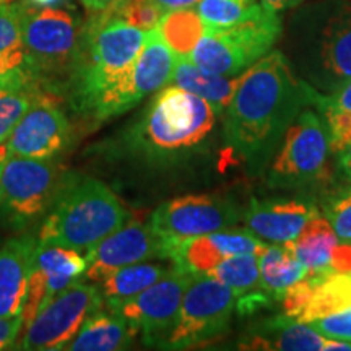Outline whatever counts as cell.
<instances>
[{"label":"cell","mask_w":351,"mask_h":351,"mask_svg":"<svg viewBox=\"0 0 351 351\" xmlns=\"http://www.w3.org/2000/svg\"><path fill=\"white\" fill-rule=\"evenodd\" d=\"M314 90L293 70L283 51L271 49L239 77L238 88L225 111L228 148L257 174L307 106L317 104Z\"/></svg>","instance_id":"cell-1"},{"label":"cell","mask_w":351,"mask_h":351,"mask_svg":"<svg viewBox=\"0 0 351 351\" xmlns=\"http://www.w3.org/2000/svg\"><path fill=\"white\" fill-rule=\"evenodd\" d=\"M147 32L114 16L96 13L82 33L72 73V103L88 119L106 121L137 106L132 70Z\"/></svg>","instance_id":"cell-2"},{"label":"cell","mask_w":351,"mask_h":351,"mask_svg":"<svg viewBox=\"0 0 351 351\" xmlns=\"http://www.w3.org/2000/svg\"><path fill=\"white\" fill-rule=\"evenodd\" d=\"M285 56L319 93L345 86L351 80V0L301 3L289 19Z\"/></svg>","instance_id":"cell-3"},{"label":"cell","mask_w":351,"mask_h":351,"mask_svg":"<svg viewBox=\"0 0 351 351\" xmlns=\"http://www.w3.org/2000/svg\"><path fill=\"white\" fill-rule=\"evenodd\" d=\"M129 218L122 202L98 179L64 184L44 219L38 243L82 251L90 249Z\"/></svg>","instance_id":"cell-4"},{"label":"cell","mask_w":351,"mask_h":351,"mask_svg":"<svg viewBox=\"0 0 351 351\" xmlns=\"http://www.w3.org/2000/svg\"><path fill=\"white\" fill-rule=\"evenodd\" d=\"M217 112L205 99L178 85L161 88L129 134L145 155L169 158L192 150L208 137Z\"/></svg>","instance_id":"cell-5"},{"label":"cell","mask_w":351,"mask_h":351,"mask_svg":"<svg viewBox=\"0 0 351 351\" xmlns=\"http://www.w3.org/2000/svg\"><path fill=\"white\" fill-rule=\"evenodd\" d=\"M283 23L278 12L261 2L247 19L226 28H207L189 56L195 65L218 75H239L269 54L282 38Z\"/></svg>","instance_id":"cell-6"},{"label":"cell","mask_w":351,"mask_h":351,"mask_svg":"<svg viewBox=\"0 0 351 351\" xmlns=\"http://www.w3.org/2000/svg\"><path fill=\"white\" fill-rule=\"evenodd\" d=\"M82 33L73 13L56 7L21 3V44L38 85L72 72L80 52Z\"/></svg>","instance_id":"cell-7"},{"label":"cell","mask_w":351,"mask_h":351,"mask_svg":"<svg viewBox=\"0 0 351 351\" xmlns=\"http://www.w3.org/2000/svg\"><path fill=\"white\" fill-rule=\"evenodd\" d=\"M62 186V176L49 160L8 155L0 173V217L23 230L51 210Z\"/></svg>","instance_id":"cell-8"},{"label":"cell","mask_w":351,"mask_h":351,"mask_svg":"<svg viewBox=\"0 0 351 351\" xmlns=\"http://www.w3.org/2000/svg\"><path fill=\"white\" fill-rule=\"evenodd\" d=\"M328 134L317 114L304 109L288 127L269 171L271 187H304L328 178Z\"/></svg>","instance_id":"cell-9"},{"label":"cell","mask_w":351,"mask_h":351,"mask_svg":"<svg viewBox=\"0 0 351 351\" xmlns=\"http://www.w3.org/2000/svg\"><path fill=\"white\" fill-rule=\"evenodd\" d=\"M234 309L236 295L230 287L210 275H192L176 326L163 346L186 350L218 339L230 328Z\"/></svg>","instance_id":"cell-10"},{"label":"cell","mask_w":351,"mask_h":351,"mask_svg":"<svg viewBox=\"0 0 351 351\" xmlns=\"http://www.w3.org/2000/svg\"><path fill=\"white\" fill-rule=\"evenodd\" d=\"M103 306V295L93 285L77 282L57 293L25 328L15 348L32 351L64 350L83 322Z\"/></svg>","instance_id":"cell-11"},{"label":"cell","mask_w":351,"mask_h":351,"mask_svg":"<svg viewBox=\"0 0 351 351\" xmlns=\"http://www.w3.org/2000/svg\"><path fill=\"white\" fill-rule=\"evenodd\" d=\"M243 219V212L230 199L219 195H184L161 205L150 225L166 249L179 241L230 230Z\"/></svg>","instance_id":"cell-12"},{"label":"cell","mask_w":351,"mask_h":351,"mask_svg":"<svg viewBox=\"0 0 351 351\" xmlns=\"http://www.w3.org/2000/svg\"><path fill=\"white\" fill-rule=\"evenodd\" d=\"M191 278L187 271L173 269L138 295L106 306L121 314L135 332L142 333L145 343L165 345L176 326Z\"/></svg>","instance_id":"cell-13"},{"label":"cell","mask_w":351,"mask_h":351,"mask_svg":"<svg viewBox=\"0 0 351 351\" xmlns=\"http://www.w3.org/2000/svg\"><path fill=\"white\" fill-rule=\"evenodd\" d=\"M70 124L54 99L39 93L8 137V153L33 160H52L65 150Z\"/></svg>","instance_id":"cell-14"},{"label":"cell","mask_w":351,"mask_h":351,"mask_svg":"<svg viewBox=\"0 0 351 351\" xmlns=\"http://www.w3.org/2000/svg\"><path fill=\"white\" fill-rule=\"evenodd\" d=\"M155 257L165 258L163 243L153 231L150 223H132L86 249L85 278L91 282H103L114 270Z\"/></svg>","instance_id":"cell-15"},{"label":"cell","mask_w":351,"mask_h":351,"mask_svg":"<svg viewBox=\"0 0 351 351\" xmlns=\"http://www.w3.org/2000/svg\"><path fill=\"white\" fill-rule=\"evenodd\" d=\"M319 215L313 204L295 199H252L243 219L245 230L258 239L271 244H282L295 241L302 226Z\"/></svg>","instance_id":"cell-16"},{"label":"cell","mask_w":351,"mask_h":351,"mask_svg":"<svg viewBox=\"0 0 351 351\" xmlns=\"http://www.w3.org/2000/svg\"><path fill=\"white\" fill-rule=\"evenodd\" d=\"M36 247L38 241L28 234L0 247V317L21 315Z\"/></svg>","instance_id":"cell-17"},{"label":"cell","mask_w":351,"mask_h":351,"mask_svg":"<svg viewBox=\"0 0 351 351\" xmlns=\"http://www.w3.org/2000/svg\"><path fill=\"white\" fill-rule=\"evenodd\" d=\"M328 337L320 335L307 324L276 315L257 324L239 340L241 350L262 351H319L327 345Z\"/></svg>","instance_id":"cell-18"},{"label":"cell","mask_w":351,"mask_h":351,"mask_svg":"<svg viewBox=\"0 0 351 351\" xmlns=\"http://www.w3.org/2000/svg\"><path fill=\"white\" fill-rule=\"evenodd\" d=\"M178 59L179 56L166 44L156 28L147 32L143 47L132 70V90L138 103L173 82Z\"/></svg>","instance_id":"cell-19"},{"label":"cell","mask_w":351,"mask_h":351,"mask_svg":"<svg viewBox=\"0 0 351 351\" xmlns=\"http://www.w3.org/2000/svg\"><path fill=\"white\" fill-rule=\"evenodd\" d=\"M205 275L213 276L232 289L236 295V309L241 315L256 313L271 302L261 287L257 254H241L223 258Z\"/></svg>","instance_id":"cell-20"},{"label":"cell","mask_w":351,"mask_h":351,"mask_svg":"<svg viewBox=\"0 0 351 351\" xmlns=\"http://www.w3.org/2000/svg\"><path fill=\"white\" fill-rule=\"evenodd\" d=\"M137 332L116 311L101 306L88 317L73 340L64 350L114 351L130 348Z\"/></svg>","instance_id":"cell-21"},{"label":"cell","mask_w":351,"mask_h":351,"mask_svg":"<svg viewBox=\"0 0 351 351\" xmlns=\"http://www.w3.org/2000/svg\"><path fill=\"white\" fill-rule=\"evenodd\" d=\"M239 75H218L207 72L192 62L189 57H179L176 64L173 83L205 99L217 116H221L230 106L239 83Z\"/></svg>","instance_id":"cell-22"},{"label":"cell","mask_w":351,"mask_h":351,"mask_svg":"<svg viewBox=\"0 0 351 351\" xmlns=\"http://www.w3.org/2000/svg\"><path fill=\"white\" fill-rule=\"evenodd\" d=\"M261 287L271 301H282L288 287L306 276L307 269L293 252V241L265 245L257 256Z\"/></svg>","instance_id":"cell-23"},{"label":"cell","mask_w":351,"mask_h":351,"mask_svg":"<svg viewBox=\"0 0 351 351\" xmlns=\"http://www.w3.org/2000/svg\"><path fill=\"white\" fill-rule=\"evenodd\" d=\"M351 307V274L319 271L317 282L307 304L298 314V322L307 324Z\"/></svg>","instance_id":"cell-24"},{"label":"cell","mask_w":351,"mask_h":351,"mask_svg":"<svg viewBox=\"0 0 351 351\" xmlns=\"http://www.w3.org/2000/svg\"><path fill=\"white\" fill-rule=\"evenodd\" d=\"M34 265L39 267L47 276V301H49L57 293L75 283L82 274H85L88 262L86 257L80 256L77 249L38 243Z\"/></svg>","instance_id":"cell-25"},{"label":"cell","mask_w":351,"mask_h":351,"mask_svg":"<svg viewBox=\"0 0 351 351\" xmlns=\"http://www.w3.org/2000/svg\"><path fill=\"white\" fill-rule=\"evenodd\" d=\"M337 244L339 236L328 219L315 215L293 241V252L307 270H328L332 251Z\"/></svg>","instance_id":"cell-26"},{"label":"cell","mask_w":351,"mask_h":351,"mask_svg":"<svg viewBox=\"0 0 351 351\" xmlns=\"http://www.w3.org/2000/svg\"><path fill=\"white\" fill-rule=\"evenodd\" d=\"M169 269H165L158 263H132V265L122 267L114 270L103 280L101 285V295L106 300V304H114L129 298L138 295L143 289L152 287L158 280L169 274Z\"/></svg>","instance_id":"cell-27"},{"label":"cell","mask_w":351,"mask_h":351,"mask_svg":"<svg viewBox=\"0 0 351 351\" xmlns=\"http://www.w3.org/2000/svg\"><path fill=\"white\" fill-rule=\"evenodd\" d=\"M156 29L179 57H189L204 34V21L194 8L165 12Z\"/></svg>","instance_id":"cell-28"},{"label":"cell","mask_w":351,"mask_h":351,"mask_svg":"<svg viewBox=\"0 0 351 351\" xmlns=\"http://www.w3.org/2000/svg\"><path fill=\"white\" fill-rule=\"evenodd\" d=\"M165 258H169L174 263V269L187 271L191 275L208 274L213 267H217L223 258L221 251L217 244L210 239L208 234L195 236L179 241L166 249Z\"/></svg>","instance_id":"cell-29"},{"label":"cell","mask_w":351,"mask_h":351,"mask_svg":"<svg viewBox=\"0 0 351 351\" xmlns=\"http://www.w3.org/2000/svg\"><path fill=\"white\" fill-rule=\"evenodd\" d=\"M39 96V86H0V143H8L12 130Z\"/></svg>","instance_id":"cell-30"},{"label":"cell","mask_w":351,"mask_h":351,"mask_svg":"<svg viewBox=\"0 0 351 351\" xmlns=\"http://www.w3.org/2000/svg\"><path fill=\"white\" fill-rule=\"evenodd\" d=\"M257 5L258 0H200L197 12L207 28H226L247 19Z\"/></svg>","instance_id":"cell-31"},{"label":"cell","mask_w":351,"mask_h":351,"mask_svg":"<svg viewBox=\"0 0 351 351\" xmlns=\"http://www.w3.org/2000/svg\"><path fill=\"white\" fill-rule=\"evenodd\" d=\"M114 16L125 21L135 28L150 32L160 23L165 10L158 7L153 0H121L112 10H109Z\"/></svg>","instance_id":"cell-32"},{"label":"cell","mask_w":351,"mask_h":351,"mask_svg":"<svg viewBox=\"0 0 351 351\" xmlns=\"http://www.w3.org/2000/svg\"><path fill=\"white\" fill-rule=\"evenodd\" d=\"M38 85L23 44L5 52H0V86H29Z\"/></svg>","instance_id":"cell-33"},{"label":"cell","mask_w":351,"mask_h":351,"mask_svg":"<svg viewBox=\"0 0 351 351\" xmlns=\"http://www.w3.org/2000/svg\"><path fill=\"white\" fill-rule=\"evenodd\" d=\"M208 236L225 257L241 256V254H257L258 256L267 245L247 230L238 231L230 228V230L210 232Z\"/></svg>","instance_id":"cell-34"},{"label":"cell","mask_w":351,"mask_h":351,"mask_svg":"<svg viewBox=\"0 0 351 351\" xmlns=\"http://www.w3.org/2000/svg\"><path fill=\"white\" fill-rule=\"evenodd\" d=\"M324 212L339 239L351 243V189L341 192L340 195L332 197L324 205Z\"/></svg>","instance_id":"cell-35"},{"label":"cell","mask_w":351,"mask_h":351,"mask_svg":"<svg viewBox=\"0 0 351 351\" xmlns=\"http://www.w3.org/2000/svg\"><path fill=\"white\" fill-rule=\"evenodd\" d=\"M21 46V3L0 2V52Z\"/></svg>","instance_id":"cell-36"},{"label":"cell","mask_w":351,"mask_h":351,"mask_svg":"<svg viewBox=\"0 0 351 351\" xmlns=\"http://www.w3.org/2000/svg\"><path fill=\"white\" fill-rule=\"evenodd\" d=\"M322 114L328 127V148L339 155L351 145V111L326 109Z\"/></svg>","instance_id":"cell-37"},{"label":"cell","mask_w":351,"mask_h":351,"mask_svg":"<svg viewBox=\"0 0 351 351\" xmlns=\"http://www.w3.org/2000/svg\"><path fill=\"white\" fill-rule=\"evenodd\" d=\"M307 326L314 328L320 335L328 339H340L351 341V307L340 313H335L327 317L307 322Z\"/></svg>","instance_id":"cell-38"},{"label":"cell","mask_w":351,"mask_h":351,"mask_svg":"<svg viewBox=\"0 0 351 351\" xmlns=\"http://www.w3.org/2000/svg\"><path fill=\"white\" fill-rule=\"evenodd\" d=\"M315 108L320 112L326 111V109H339V111H351V80L346 83L345 86H341L340 90H337L332 95H319L317 104Z\"/></svg>","instance_id":"cell-39"},{"label":"cell","mask_w":351,"mask_h":351,"mask_svg":"<svg viewBox=\"0 0 351 351\" xmlns=\"http://www.w3.org/2000/svg\"><path fill=\"white\" fill-rule=\"evenodd\" d=\"M328 270L333 274H351V243L341 241L333 247Z\"/></svg>","instance_id":"cell-40"},{"label":"cell","mask_w":351,"mask_h":351,"mask_svg":"<svg viewBox=\"0 0 351 351\" xmlns=\"http://www.w3.org/2000/svg\"><path fill=\"white\" fill-rule=\"evenodd\" d=\"M21 332V317H0V350L15 348Z\"/></svg>","instance_id":"cell-41"},{"label":"cell","mask_w":351,"mask_h":351,"mask_svg":"<svg viewBox=\"0 0 351 351\" xmlns=\"http://www.w3.org/2000/svg\"><path fill=\"white\" fill-rule=\"evenodd\" d=\"M158 7L163 8L165 12L179 10V8H194L199 5L200 0H153Z\"/></svg>","instance_id":"cell-42"},{"label":"cell","mask_w":351,"mask_h":351,"mask_svg":"<svg viewBox=\"0 0 351 351\" xmlns=\"http://www.w3.org/2000/svg\"><path fill=\"white\" fill-rule=\"evenodd\" d=\"M121 0H82V3L85 5L88 12L91 13H101L106 10H112L114 7L119 3Z\"/></svg>","instance_id":"cell-43"},{"label":"cell","mask_w":351,"mask_h":351,"mask_svg":"<svg viewBox=\"0 0 351 351\" xmlns=\"http://www.w3.org/2000/svg\"><path fill=\"white\" fill-rule=\"evenodd\" d=\"M306 0H261V3L263 7L270 8L274 12H282V10H288V8H296L300 7L301 3H304Z\"/></svg>","instance_id":"cell-44"},{"label":"cell","mask_w":351,"mask_h":351,"mask_svg":"<svg viewBox=\"0 0 351 351\" xmlns=\"http://www.w3.org/2000/svg\"><path fill=\"white\" fill-rule=\"evenodd\" d=\"M340 160H339V168L341 171V174L345 176V179L348 182H351V145L346 147L343 152L339 153Z\"/></svg>","instance_id":"cell-45"},{"label":"cell","mask_w":351,"mask_h":351,"mask_svg":"<svg viewBox=\"0 0 351 351\" xmlns=\"http://www.w3.org/2000/svg\"><path fill=\"white\" fill-rule=\"evenodd\" d=\"M62 2L64 0H29V3L34 7H56Z\"/></svg>","instance_id":"cell-46"},{"label":"cell","mask_w":351,"mask_h":351,"mask_svg":"<svg viewBox=\"0 0 351 351\" xmlns=\"http://www.w3.org/2000/svg\"><path fill=\"white\" fill-rule=\"evenodd\" d=\"M0 2H2V3H13L15 0H0Z\"/></svg>","instance_id":"cell-47"},{"label":"cell","mask_w":351,"mask_h":351,"mask_svg":"<svg viewBox=\"0 0 351 351\" xmlns=\"http://www.w3.org/2000/svg\"><path fill=\"white\" fill-rule=\"evenodd\" d=\"M0 173H2V166H0Z\"/></svg>","instance_id":"cell-48"}]
</instances>
